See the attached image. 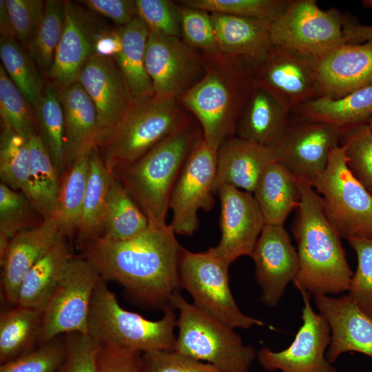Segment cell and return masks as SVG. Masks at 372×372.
Here are the masks:
<instances>
[{
	"label": "cell",
	"mask_w": 372,
	"mask_h": 372,
	"mask_svg": "<svg viewBox=\"0 0 372 372\" xmlns=\"http://www.w3.org/2000/svg\"><path fill=\"white\" fill-rule=\"evenodd\" d=\"M143 372H222L214 365L174 351L142 353Z\"/></svg>",
	"instance_id": "obj_50"
},
{
	"label": "cell",
	"mask_w": 372,
	"mask_h": 372,
	"mask_svg": "<svg viewBox=\"0 0 372 372\" xmlns=\"http://www.w3.org/2000/svg\"><path fill=\"white\" fill-rule=\"evenodd\" d=\"M251 257L261 288L262 301L268 307H276L299 270L298 252L283 225L265 224Z\"/></svg>",
	"instance_id": "obj_19"
},
{
	"label": "cell",
	"mask_w": 372,
	"mask_h": 372,
	"mask_svg": "<svg viewBox=\"0 0 372 372\" xmlns=\"http://www.w3.org/2000/svg\"><path fill=\"white\" fill-rule=\"evenodd\" d=\"M63 236L55 219L44 218L38 226L15 235L10 240L2 267L4 298L17 305L20 285L28 271Z\"/></svg>",
	"instance_id": "obj_23"
},
{
	"label": "cell",
	"mask_w": 372,
	"mask_h": 372,
	"mask_svg": "<svg viewBox=\"0 0 372 372\" xmlns=\"http://www.w3.org/2000/svg\"><path fill=\"white\" fill-rule=\"evenodd\" d=\"M169 224L154 225L121 241L96 238L81 249L105 280L121 285L136 300L164 309L178 291L182 249Z\"/></svg>",
	"instance_id": "obj_1"
},
{
	"label": "cell",
	"mask_w": 372,
	"mask_h": 372,
	"mask_svg": "<svg viewBox=\"0 0 372 372\" xmlns=\"http://www.w3.org/2000/svg\"><path fill=\"white\" fill-rule=\"evenodd\" d=\"M310 184L341 238L372 236V195L349 171L342 146L331 152L326 169Z\"/></svg>",
	"instance_id": "obj_9"
},
{
	"label": "cell",
	"mask_w": 372,
	"mask_h": 372,
	"mask_svg": "<svg viewBox=\"0 0 372 372\" xmlns=\"http://www.w3.org/2000/svg\"><path fill=\"white\" fill-rule=\"evenodd\" d=\"M96 366L98 372H143L142 353L99 343Z\"/></svg>",
	"instance_id": "obj_52"
},
{
	"label": "cell",
	"mask_w": 372,
	"mask_h": 372,
	"mask_svg": "<svg viewBox=\"0 0 372 372\" xmlns=\"http://www.w3.org/2000/svg\"><path fill=\"white\" fill-rule=\"evenodd\" d=\"M0 58L7 74L34 109L43 93L36 63L15 39L0 37Z\"/></svg>",
	"instance_id": "obj_38"
},
{
	"label": "cell",
	"mask_w": 372,
	"mask_h": 372,
	"mask_svg": "<svg viewBox=\"0 0 372 372\" xmlns=\"http://www.w3.org/2000/svg\"><path fill=\"white\" fill-rule=\"evenodd\" d=\"M342 134V128L338 125L295 114L289 117L285 133L274 147L277 162L296 178L310 183L326 169Z\"/></svg>",
	"instance_id": "obj_13"
},
{
	"label": "cell",
	"mask_w": 372,
	"mask_h": 372,
	"mask_svg": "<svg viewBox=\"0 0 372 372\" xmlns=\"http://www.w3.org/2000/svg\"><path fill=\"white\" fill-rule=\"evenodd\" d=\"M121 48L118 30H103L100 34L95 45V53L101 56L114 58Z\"/></svg>",
	"instance_id": "obj_55"
},
{
	"label": "cell",
	"mask_w": 372,
	"mask_h": 372,
	"mask_svg": "<svg viewBox=\"0 0 372 372\" xmlns=\"http://www.w3.org/2000/svg\"><path fill=\"white\" fill-rule=\"evenodd\" d=\"M317 59L273 45L253 68L254 83L269 91L292 112L322 96Z\"/></svg>",
	"instance_id": "obj_14"
},
{
	"label": "cell",
	"mask_w": 372,
	"mask_h": 372,
	"mask_svg": "<svg viewBox=\"0 0 372 372\" xmlns=\"http://www.w3.org/2000/svg\"><path fill=\"white\" fill-rule=\"evenodd\" d=\"M121 48L113 58L134 99L154 96L153 85L145 68V51L149 30L139 17L117 28Z\"/></svg>",
	"instance_id": "obj_30"
},
{
	"label": "cell",
	"mask_w": 372,
	"mask_h": 372,
	"mask_svg": "<svg viewBox=\"0 0 372 372\" xmlns=\"http://www.w3.org/2000/svg\"><path fill=\"white\" fill-rule=\"evenodd\" d=\"M145 68L154 96L161 99H179L205 72L201 54L179 37L151 32L146 46Z\"/></svg>",
	"instance_id": "obj_15"
},
{
	"label": "cell",
	"mask_w": 372,
	"mask_h": 372,
	"mask_svg": "<svg viewBox=\"0 0 372 372\" xmlns=\"http://www.w3.org/2000/svg\"><path fill=\"white\" fill-rule=\"evenodd\" d=\"M78 82L94 104L101 140L121 120L131 105L133 98L112 57L92 54L83 67Z\"/></svg>",
	"instance_id": "obj_20"
},
{
	"label": "cell",
	"mask_w": 372,
	"mask_h": 372,
	"mask_svg": "<svg viewBox=\"0 0 372 372\" xmlns=\"http://www.w3.org/2000/svg\"><path fill=\"white\" fill-rule=\"evenodd\" d=\"M67 239L62 236L28 271L20 285L17 304L43 311L72 257Z\"/></svg>",
	"instance_id": "obj_31"
},
{
	"label": "cell",
	"mask_w": 372,
	"mask_h": 372,
	"mask_svg": "<svg viewBox=\"0 0 372 372\" xmlns=\"http://www.w3.org/2000/svg\"><path fill=\"white\" fill-rule=\"evenodd\" d=\"M64 1L63 33L48 74L50 85L56 90L78 82L83 67L95 53L96 41L103 30L90 12L77 3Z\"/></svg>",
	"instance_id": "obj_18"
},
{
	"label": "cell",
	"mask_w": 372,
	"mask_h": 372,
	"mask_svg": "<svg viewBox=\"0 0 372 372\" xmlns=\"http://www.w3.org/2000/svg\"><path fill=\"white\" fill-rule=\"evenodd\" d=\"M344 18L338 9L324 10L315 0H291L270 22L272 45L319 59L345 43Z\"/></svg>",
	"instance_id": "obj_10"
},
{
	"label": "cell",
	"mask_w": 372,
	"mask_h": 372,
	"mask_svg": "<svg viewBox=\"0 0 372 372\" xmlns=\"http://www.w3.org/2000/svg\"><path fill=\"white\" fill-rule=\"evenodd\" d=\"M217 149L200 139L193 147L172 189L169 209V223L176 234L192 236L198 228V213L209 211L217 193Z\"/></svg>",
	"instance_id": "obj_12"
},
{
	"label": "cell",
	"mask_w": 372,
	"mask_h": 372,
	"mask_svg": "<svg viewBox=\"0 0 372 372\" xmlns=\"http://www.w3.org/2000/svg\"><path fill=\"white\" fill-rule=\"evenodd\" d=\"M42 322L43 311L18 304L1 313V364L28 352L39 341Z\"/></svg>",
	"instance_id": "obj_33"
},
{
	"label": "cell",
	"mask_w": 372,
	"mask_h": 372,
	"mask_svg": "<svg viewBox=\"0 0 372 372\" xmlns=\"http://www.w3.org/2000/svg\"><path fill=\"white\" fill-rule=\"evenodd\" d=\"M340 145L349 171L372 195V132L368 124L342 128Z\"/></svg>",
	"instance_id": "obj_42"
},
{
	"label": "cell",
	"mask_w": 372,
	"mask_h": 372,
	"mask_svg": "<svg viewBox=\"0 0 372 372\" xmlns=\"http://www.w3.org/2000/svg\"><path fill=\"white\" fill-rule=\"evenodd\" d=\"M291 113L271 93L254 83L238 118L235 136L274 148L285 133Z\"/></svg>",
	"instance_id": "obj_27"
},
{
	"label": "cell",
	"mask_w": 372,
	"mask_h": 372,
	"mask_svg": "<svg viewBox=\"0 0 372 372\" xmlns=\"http://www.w3.org/2000/svg\"><path fill=\"white\" fill-rule=\"evenodd\" d=\"M176 3L183 41L200 54L209 57L223 56L217 45L211 14L176 2Z\"/></svg>",
	"instance_id": "obj_45"
},
{
	"label": "cell",
	"mask_w": 372,
	"mask_h": 372,
	"mask_svg": "<svg viewBox=\"0 0 372 372\" xmlns=\"http://www.w3.org/2000/svg\"><path fill=\"white\" fill-rule=\"evenodd\" d=\"M176 309L168 305L153 321L124 309L103 278L96 287L90 307L87 333L100 344H114L141 353L173 351L176 335Z\"/></svg>",
	"instance_id": "obj_6"
},
{
	"label": "cell",
	"mask_w": 372,
	"mask_h": 372,
	"mask_svg": "<svg viewBox=\"0 0 372 372\" xmlns=\"http://www.w3.org/2000/svg\"><path fill=\"white\" fill-rule=\"evenodd\" d=\"M66 354L60 372H98L96 353L99 342L88 333L65 335Z\"/></svg>",
	"instance_id": "obj_49"
},
{
	"label": "cell",
	"mask_w": 372,
	"mask_h": 372,
	"mask_svg": "<svg viewBox=\"0 0 372 372\" xmlns=\"http://www.w3.org/2000/svg\"><path fill=\"white\" fill-rule=\"evenodd\" d=\"M0 32L1 37L16 38L10 18L5 6L4 0L0 1Z\"/></svg>",
	"instance_id": "obj_56"
},
{
	"label": "cell",
	"mask_w": 372,
	"mask_h": 372,
	"mask_svg": "<svg viewBox=\"0 0 372 372\" xmlns=\"http://www.w3.org/2000/svg\"><path fill=\"white\" fill-rule=\"evenodd\" d=\"M201 56L204 76L178 100L197 120L205 142L218 150L235 136L254 85L253 68L240 59Z\"/></svg>",
	"instance_id": "obj_3"
},
{
	"label": "cell",
	"mask_w": 372,
	"mask_h": 372,
	"mask_svg": "<svg viewBox=\"0 0 372 372\" xmlns=\"http://www.w3.org/2000/svg\"><path fill=\"white\" fill-rule=\"evenodd\" d=\"M57 92L64 114L67 171L78 159L98 147L101 134L94 104L79 82Z\"/></svg>",
	"instance_id": "obj_24"
},
{
	"label": "cell",
	"mask_w": 372,
	"mask_h": 372,
	"mask_svg": "<svg viewBox=\"0 0 372 372\" xmlns=\"http://www.w3.org/2000/svg\"><path fill=\"white\" fill-rule=\"evenodd\" d=\"M65 354V340L63 341L59 336L1 364L0 372H60Z\"/></svg>",
	"instance_id": "obj_47"
},
{
	"label": "cell",
	"mask_w": 372,
	"mask_h": 372,
	"mask_svg": "<svg viewBox=\"0 0 372 372\" xmlns=\"http://www.w3.org/2000/svg\"><path fill=\"white\" fill-rule=\"evenodd\" d=\"M79 3L90 11L110 19L118 27L130 23L138 17L136 0H85Z\"/></svg>",
	"instance_id": "obj_53"
},
{
	"label": "cell",
	"mask_w": 372,
	"mask_h": 372,
	"mask_svg": "<svg viewBox=\"0 0 372 372\" xmlns=\"http://www.w3.org/2000/svg\"><path fill=\"white\" fill-rule=\"evenodd\" d=\"M102 278L87 259L72 256L43 311L41 344L63 334L87 333L92 296Z\"/></svg>",
	"instance_id": "obj_11"
},
{
	"label": "cell",
	"mask_w": 372,
	"mask_h": 372,
	"mask_svg": "<svg viewBox=\"0 0 372 372\" xmlns=\"http://www.w3.org/2000/svg\"><path fill=\"white\" fill-rule=\"evenodd\" d=\"M178 99L155 96L133 100L117 124L100 140L98 148L107 170L137 161L187 124L191 117Z\"/></svg>",
	"instance_id": "obj_5"
},
{
	"label": "cell",
	"mask_w": 372,
	"mask_h": 372,
	"mask_svg": "<svg viewBox=\"0 0 372 372\" xmlns=\"http://www.w3.org/2000/svg\"><path fill=\"white\" fill-rule=\"evenodd\" d=\"M149 225L146 215L114 176L101 237L112 241L125 240L143 232Z\"/></svg>",
	"instance_id": "obj_36"
},
{
	"label": "cell",
	"mask_w": 372,
	"mask_h": 372,
	"mask_svg": "<svg viewBox=\"0 0 372 372\" xmlns=\"http://www.w3.org/2000/svg\"><path fill=\"white\" fill-rule=\"evenodd\" d=\"M362 4L365 8L372 9V0H364L363 1Z\"/></svg>",
	"instance_id": "obj_57"
},
{
	"label": "cell",
	"mask_w": 372,
	"mask_h": 372,
	"mask_svg": "<svg viewBox=\"0 0 372 372\" xmlns=\"http://www.w3.org/2000/svg\"><path fill=\"white\" fill-rule=\"evenodd\" d=\"M64 21L65 1H45L41 21L27 45L28 52L37 66L48 75L62 36Z\"/></svg>",
	"instance_id": "obj_39"
},
{
	"label": "cell",
	"mask_w": 372,
	"mask_h": 372,
	"mask_svg": "<svg viewBox=\"0 0 372 372\" xmlns=\"http://www.w3.org/2000/svg\"><path fill=\"white\" fill-rule=\"evenodd\" d=\"M314 302L331 329L326 358L332 363L341 354L358 352L372 358V316L349 295L338 298L314 295Z\"/></svg>",
	"instance_id": "obj_21"
},
{
	"label": "cell",
	"mask_w": 372,
	"mask_h": 372,
	"mask_svg": "<svg viewBox=\"0 0 372 372\" xmlns=\"http://www.w3.org/2000/svg\"><path fill=\"white\" fill-rule=\"evenodd\" d=\"M30 169L28 139L14 130L1 127L0 177L1 183L26 196Z\"/></svg>",
	"instance_id": "obj_40"
},
{
	"label": "cell",
	"mask_w": 372,
	"mask_h": 372,
	"mask_svg": "<svg viewBox=\"0 0 372 372\" xmlns=\"http://www.w3.org/2000/svg\"><path fill=\"white\" fill-rule=\"evenodd\" d=\"M253 195L265 224L283 225L300 201L296 178L277 161L271 163L263 172Z\"/></svg>",
	"instance_id": "obj_29"
},
{
	"label": "cell",
	"mask_w": 372,
	"mask_h": 372,
	"mask_svg": "<svg viewBox=\"0 0 372 372\" xmlns=\"http://www.w3.org/2000/svg\"><path fill=\"white\" fill-rule=\"evenodd\" d=\"M217 193L221 238L210 249L230 265L239 257H251L265 222L252 193L227 185L220 186Z\"/></svg>",
	"instance_id": "obj_17"
},
{
	"label": "cell",
	"mask_w": 372,
	"mask_h": 372,
	"mask_svg": "<svg viewBox=\"0 0 372 372\" xmlns=\"http://www.w3.org/2000/svg\"><path fill=\"white\" fill-rule=\"evenodd\" d=\"M322 96L339 99L372 84V41L344 43L317 59Z\"/></svg>",
	"instance_id": "obj_22"
},
{
	"label": "cell",
	"mask_w": 372,
	"mask_h": 372,
	"mask_svg": "<svg viewBox=\"0 0 372 372\" xmlns=\"http://www.w3.org/2000/svg\"><path fill=\"white\" fill-rule=\"evenodd\" d=\"M277 161L274 148L234 136L217 150L215 187L231 185L250 193L265 169Z\"/></svg>",
	"instance_id": "obj_25"
},
{
	"label": "cell",
	"mask_w": 372,
	"mask_h": 372,
	"mask_svg": "<svg viewBox=\"0 0 372 372\" xmlns=\"http://www.w3.org/2000/svg\"><path fill=\"white\" fill-rule=\"evenodd\" d=\"M34 110L22 95L0 64V115L1 127L29 139L37 134Z\"/></svg>",
	"instance_id": "obj_41"
},
{
	"label": "cell",
	"mask_w": 372,
	"mask_h": 372,
	"mask_svg": "<svg viewBox=\"0 0 372 372\" xmlns=\"http://www.w3.org/2000/svg\"><path fill=\"white\" fill-rule=\"evenodd\" d=\"M302 300V324L292 343L285 349L275 352L267 347L258 353L260 364L267 371L282 372H336L324 356L331 342L329 325L320 313L313 309L311 294L300 290Z\"/></svg>",
	"instance_id": "obj_16"
},
{
	"label": "cell",
	"mask_w": 372,
	"mask_h": 372,
	"mask_svg": "<svg viewBox=\"0 0 372 372\" xmlns=\"http://www.w3.org/2000/svg\"><path fill=\"white\" fill-rule=\"evenodd\" d=\"M137 16L149 32L179 37L180 19L176 2L169 0H136Z\"/></svg>",
	"instance_id": "obj_48"
},
{
	"label": "cell",
	"mask_w": 372,
	"mask_h": 372,
	"mask_svg": "<svg viewBox=\"0 0 372 372\" xmlns=\"http://www.w3.org/2000/svg\"><path fill=\"white\" fill-rule=\"evenodd\" d=\"M30 169L26 197L43 218L52 216L61 176L39 134L29 139Z\"/></svg>",
	"instance_id": "obj_34"
},
{
	"label": "cell",
	"mask_w": 372,
	"mask_h": 372,
	"mask_svg": "<svg viewBox=\"0 0 372 372\" xmlns=\"http://www.w3.org/2000/svg\"><path fill=\"white\" fill-rule=\"evenodd\" d=\"M367 124L371 130V131L372 132V116H371V118L369 119L368 122H367Z\"/></svg>",
	"instance_id": "obj_58"
},
{
	"label": "cell",
	"mask_w": 372,
	"mask_h": 372,
	"mask_svg": "<svg viewBox=\"0 0 372 372\" xmlns=\"http://www.w3.org/2000/svg\"><path fill=\"white\" fill-rule=\"evenodd\" d=\"M296 180L300 201L291 226L299 260L294 285L313 296L348 291L353 273L342 238L327 219L321 196L308 181Z\"/></svg>",
	"instance_id": "obj_2"
},
{
	"label": "cell",
	"mask_w": 372,
	"mask_h": 372,
	"mask_svg": "<svg viewBox=\"0 0 372 372\" xmlns=\"http://www.w3.org/2000/svg\"><path fill=\"white\" fill-rule=\"evenodd\" d=\"M90 154L78 159L61 178L52 216L67 238L76 234L87 188Z\"/></svg>",
	"instance_id": "obj_35"
},
{
	"label": "cell",
	"mask_w": 372,
	"mask_h": 372,
	"mask_svg": "<svg viewBox=\"0 0 372 372\" xmlns=\"http://www.w3.org/2000/svg\"><path fill=\"white\" fill-rule=\"evenodd\" d=\"M44 218L21 192L0 183V236L15 235L39 225Z\"/></svg>",
	"instance_id": "obj_44"
},
{
	"label": "cell",
	"mask_w": 372,
	"mask_h": 372,
	"mask_svg": "<svg viewBox=\"0 0 372 372\" xmlns=\"http://www.w3.org/2000/svg\"><path fill=\"white\" fill-rule=\"evenodd\" d=\"M34 111L38 134L61 178L66 172L64 114L58 92L52 85L44 88Z\"/></svg>",
	"instance_id": "obj_37"
},
{
	"label": "cell",
	"mask_w": 372,
	"mask_h": 372,
	"mask_svg": "<svg viewBox=\"0 0 372 372\" xmlns=\"http://www.w3.org/2000/svg\"><path fill=\"white\" fill-rule=\"evenodd\" d=\"M343 34L345 43H362L372 41V25H364L344 14Z\"/></svg>",
	"instance_id": "obj_54"
},
{
	"label": "cell",
	"mask_w": 372,
	"mask_h": 372,
	"mask_svg": "<svg viewBox=\"0 0 372 372\" xmlns=\"http://www.w3.org/2000/svg\"><path fill=\"white\" fill-rule=\"evenodd\" d=\"M210 14L217 45L223 56L242 59L254 68L271 49V21Z\"/></svg>",
	"instance_id": "obj_26"
},
{
	"label": "cell",
	"mask_w": 372,
	"mask_h": 372,
	"mask_svg": "<svg viewBox=\"0 0 372 372\" xmlns=\"http://www.w3.org/2000/svg\"><path fill=\"white\" fill-rule=\"evenodd\" d=\"M347 240L358 259L348 294L364 311L372 316V236L350 238Z\"/></svg>",
	"instance_id": "obj_46"
},
{
	"label": "cell",
	"mask_w": 372,
	"mask_h": 372,
	"mask_svg": "<svg viewBox=\"0 0 372 372\" xmlns=\"http://www.w3.org/2000/svg\"><path fill=\"white\" fill-rule=\"evenodd\" d=\"M229 267L210 248L204 252H193L183 247L179 260L180 285L198 309L234 329L265 325L262 320L240 311L230 289Z\"/></svg>",
	"instance_id": "obj_8"
},
{
	"label": "cell",
	"mask_w": 372,
	"mask_h": 372,
	"mask_svg": "<svg viewBox=\"0 0 372 372\" xmlns=\"http://www.w3.org/2000/svg\"><path fill=\"white\" fill-rule=\"evenodd\" d=\"M15 37L23 45L34 36L43 16L45 1L41 0H4Z\"/></svg>",
	"instance_id": "obj_51"
},
{
	"label": "cell",
	"mask_w": 372,
	"mask_h": 372,
	"mask_svg": "<svg viewBox=\"0 0 372 372\" xmlns=\"http://www.w3.org/2000/svg\"><path fill=\"white\" fill-rule=\"evenodd\" d=\"M291 113L304 118L332 123L342 128L367 123L372 116V84L339 99L319 97Z\"/></svg>",
	"instance_id": "obj_32"
},
{
	"label": "cell",
	"mask_w": 372,
	"mask_h": 372,
	"mask_svg": "<svg viewBox=\"0 0 372 372\" xmlns=\"http://www.w3.org/2000/svg\"><path fill=\"white\" fill-rule=\"evenodd\" d=\"M169 304L178 312L173 351L205 361L222 372H247L257 353L234 329L187 302L178 291Z\"/></svg>",
	"instance_id": "obj_7"
},
{
	"label": "cell",
	"mask_w": 372,
	"mask_h": 372,
	"mask_svg": "<svg viewBox=\"0 0 372 372\" xmlns=\"http://www.w3.org/2000/svg\"><path fill=\"white\" fill-rule=\"evenodd\" d=\"M202 138L199 124L192 119L137 161L113 173L146 215L149 224H167L174 186L191 150Z\"/></svg>",
	"instance_id": "obj_4"
},
{
	"label": "cell",
	"mask_w": 372,
	"mask_h": 372,
	"mask_svg": "<svg viewBox=\"0 0 372 372\" xmlns=\"http://www.w3.org/2000/svg\"><path fill=\"white\" fill-rule=\"evenodd\" d=\"M114 175L106 168L98 147L90 154L87 188L76 231V242L81 249L88 242L102 236L110 190Z\"/></svg>",
	"instance_id": "obj_28"
},
{
	"label": "cell",
	"mask_w": 372,
	"mask_h": 372,
	"mask_svg": "<svg viewBox=\"0 0 372 372\" xmlns=\"http://www.w3.org/2000/svg\"><path fill=\"white\" fill-rule=\"evenodd\" d=\"M291 0H180L176 3L206 11L244 18L273 21Z\"/></svg>",
	"instance_id": "obj_43"
}]
</instances>
